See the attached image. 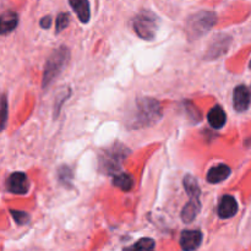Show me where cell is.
<instances>
[{"mask_svg":"<svg viewBox=\"0 0 251 251\" xmlns=\"http://www.w3.org/2000/svg\"><path fill=\"white\" fill-rule=\"evenodd\" d=\"M230 176V168L226 164H218V166L212 167V168L208 171L207 176V181L210 184H218L221 181L226 180L228 176Z\"/></svg>","mask_w":251,"mask_h":251,"instance_id":"obj_13","label":"cell"},{"mask_svg":"<svg viewBox=\"0 0 251 251\" xmlns=\"http://www.w3.org/2000/svg\"><path fill=\"white\" fill-rule=\"evenodd\" d=\"M230 46V37L227 34H220L213 39L206 53V59H216L225 54Z\"/></svg>","mask_w":251,"mask_h":251,"instance_id":"obj_7","label":"cell"},{"mask_svg":"<svg viewBox=\"0 0 251 251\" xmlns=\"http://www.w3.org/2000/svg\"><path fill=\"white\" fill-rule=\"evenodd\" d=\"M162 118V107L158 100L144 97L136 100L134 110L126 120V126L130 129H141L157 124Z\"/></svg>","mask_w":251,"mask_h":251,"instance_id":"obj_1","label":"cell"},{"mask_svg":"<svg viewBox=\"0 0 251 251\" xmlns=\"http://www.w3.org/2000/svg\"><path fill=\"white\" fill-rule=\"evenodd\" d=\"M6 189L9 193L16 194V195H25L29 189L28 178L22 172H15L7 178Z\"/></svg>","mask_w":251,"mask_h":251,"instance_id":"obj_5","label":"cell"},{"mask_svg":"<svg viewBox=\"0 0 251 251\" xmlns=\"http://www.w3.org/2000/svg\"><path fill=\"white\" fill-rule=\"evenodd\" d=\"M207 122L213 129H222L227 122V115L221 105L216 104L207 114Z\"/></svg>","mask_w":251,"mask_h":251,"instance_id":"obj_12","label":"cell"},{"mask_svg":"<svg viewBox=\"0 0 251 251\" xmlns=\"http://www.w3.org/2000/svg\"><path fill=\"white\" fill-rule=\"evenodd\" d=\"M69 22H70L69 14H66V12H61V14H59L58 17H56V28H55L56 33H60L61 31H64V29L69 26Z\"/></svg>","mask_w":251,"mask_h":251,"instance_id":"obj_18","label":"cell"},{"mask_svg":"<svg viewBox=\"0 0 251 251\" xmlns=\"http://www.w3.org/2000/svg\"><path fill=\"white\" fill-rule=\"evenodd\" d=\"M156 244H154L153 239H150V238H142L139 242L135 243L134 245L129 247L127 249L130 250H152L154 249Z\"/></svg>","mask_w":251,"mask_h":251,"instance_id":"obj_17","label":"cell"},{"mask_svg":"<svg viewBox=\"0 0 251 251\" xmlns=\"http://www.w3.org/2000/svg\"><path fill=\"white\" fill-rule=\"evenodd\" d=\"M17 24H19V16H17L16 12L10 11V10L5 11L1 15V21H0V32H1L2 36L14 31Z\"/></svg>","mask_w":251,"mask_h":251,"instance_id":"obj_14","label":"cell"},{"mask_svg":"<svg viewBox=\"0 0 251 251\" xmlns=\"http://www.w3.org/2000/svg\"><path fill=\"white\" fill-rule=\"evenodd\" d=\"M183 184H184V189H185L186 194L189 195V201H191V202L201 203L200 202L201 189L200 186H199V183L198 180H196L195 176L188 174V176L184 178Z\"/></svg>","mask_w":251,"mask_h":251,"instance_id":"obj_10","label":"cell"},{"mask_svg":"<svg viewBox=\"0 0 251 251\" xmlns=\"http://www.w3.org/2000/svg\"><path fill=\"white\" fill-rule=\"evenodd\" d=\"M249 66H250V69H251V61H250V65Z\"/></svg>","mask_w":251,"mask_h":251,"instance_id":"obj_23","label":"cell"},{"mask_svg":"<svg viewBox=\"0 0 251 251\" xmlns=\"http://www.w3.org/2000/svg\"><path fill=\"white\" fill-rule=\"evenodd\" d=\"M10 215L12 216V218H14L17 225H26L29 221V216L26 212H22V211L11 210L10 211Z\"/></svg>","mask_w":251,"mask_h":251,"instance_id":"obj_19","label":"cell"},{"mask_svg":"<svg viewBox=\"0 0 251 251\" xmlns=\"http://www.w3.org/2000/svg\"><path fill=\"white\" fill-rule=\"evenodd\" d=\"M217 212L220 218H222V220H228V218L234 217L238 212L237 200L232 195H225L221 199Z\"/></svg>","mask_w":251,"mask_h":251,"instance_id":"obj_9","label":"cell"},{"mask_svg":"<svg viewBox=\"0 0 251 251\" xmlns=\"http://www.w3.org/2000/svg\"><path fill=\"white\" fill-rule=\"evenodd\" d=\"M71 7H73L74 12L76 16L78 17L82 24H87L91 19V11H90V2L88 0H69Z\"/></svg>","mask_w":251,"mask_h":251,"instance_id":"obj_11","label":"cell"},{"mask_svg":"<svg viewBox=\"0 0 251 251\" xmlns=\"http://www.w3.org/2000/svg\"><path fill=\"white\" fill-rule=\"evenodd\" d=\"M1 113H2V120H1V124H2V129L5 127V124H6V118H7V103H6V96L2 95V102H1Z\"/></svg>","mask_w":251,"mask_h":251,"instance_id":"obj_21","label":"cell"},{"mask_svg":"<svg viewBox=\"0 0 251 251\" xmlns=\"http://www.w3.org/2000/svg\"><path fill=\"white\" fill-rule=\"evenodd\" d=\"M202 243V233L200 230H184L180 235V247L183 250L190 251L200 248Z\"/></svg>","mask_w":251,"mask_h":251,"instance_id":"obj_8","label":"cell"},{"mask_svg":"<svg viewBox=\"0 0 251 251\" xmlns=\"http://www.w3.org/2000/svg\"><path fill=\"white\" fill-rule=\"evenodd\" d=\"M251 102V92L249 88L244 85H239L234 88L233 92V107L238 113L248 110Z\"/></svg>","mask_w":251,"mask_h":251,"instance_id":"obj_6","label":"cell"},{"mask_svg":"<svg viewBox=\"0 0 251 251\" xmlns=\"http://www.w3.org/2000/svg\"><path fill=\"white\" fill-rule=\"evenodd\" d=\"M71 176H73V174H71V171L68 168V167H63V168H60V171H59V179H60L61 183L63 184L70 183Z\"/></svg>","mask_w":251,"mask_h":251,"instance_id":"obj_20","label":"cell"},{"mask_svg":"<svg viewBox=\"0 0 251 251\" xmlns=\"http://www.w3.org/2000/svg\"><path fill=\"white\" fill-rule=\"evenodd\" d=\"M217 22V15L213 11H199L191 15L186 21L185 31L189 39H199L205 36L208 31H211L215 24Z\"/></svg>","mask_w":251,"mask_h":251,"instance_id":"obj_2","label":"cell"},{"mask_svg":"<svg viewBox=\"0 0 251 251\" xmlns=\"http://www.w3.org/2000/svg\"><path fill=\"white\" fill-rule=\"evenodd\" d=\"M201 210V203L191 202L189 201L185 206H184L183 211H181V220L185 223H191L196 218Z\"/></svg>","mask_w":251,"mask_h":251,"instance_id":"obj_15","label":"cell"},{"mask_svg":"<svg viewBox=\"0 0 251 251\" xmlns=\"http://www.w3.org/2000/svg\"><path fill=\"white\" fill-rule=\"evenodd\" d=\"M39 24H41L42 28H49V27H50V25H51V17L50 16H44L43 19L41 20V22H39Z\"/></svg>","mask_w":251,"mask_h":251,"instance_id":"obj_22","label":"cell"},{"mask_svg":"<svg viewBox=\"0 0 251 251\" xmlns=\"http://www.w3.org/2000/svg\"><path fill=\"white\" fill-rule=\"evenodd\" d=\"M113 184L117 188H119L120 190L127 193V191H130L134 188V178L127 173H119L113 179Z\"/></svg>","mask_w":251,"mask_h":251,"instance_id":"obj_16","label":"cell"},{"mask_svg":"<svg viewBox=\"0 0 251 251\" xmlns=\"http://www.w3.org/2000/svg\"><path fill=\"white\" fill-rule=\"evenodd\" d=\"M69 58H70V51H69L66 47H60V48L55 49L49 55L46 66H44L43 81H42L43 88L50 86L51 82L60 75L61 71L64 70V68L68 64Z\"/></svg>","mask_w":251,"mask_h":251,"instance_id":"obj_3","label":"cell"},{"mask_svg":"<svg viewBox=\"0 0 251 251\" xmlns=\"http://www.w3.org/2000/svg\"><path fill=\"white\" fill-rule=\"evenodd\" d=\"M134 29L140 38L153 41L158 31V19L153 12L144 10L134 19Z\"/></svg>","mask_w":251,"mask_h":251,"instance_id":"obj_4","label":"cell"}]
</instances>
